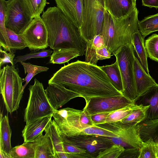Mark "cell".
Returning a JSON list of instances; mask_svg holds the SVG:
<instances>
[{
  "mask_svg": "<svg viewBox=\"0 0 158 158\" xmlns=\"http://www.w3.org/2000/svg\"><path fill=\"white\" fill-rule=\"evenodd\" d=\"M51 83L74 91L85 102L94 98L123 95L100 66L78 60L61 67L48 80V84Z\"/></svg>",
  "mask_w": 158,
  "mask_h": 158,
  "instance_id": "cell-1",
  "label": "cell"
},
{
  "mask_svg": "<svg viewBox=\"0 0 158 158\" xmlns=\"http://www.w3.org/2000/svg\"><path fill=\"white\" fill-rule=\"evenodd\" d=\"M41 18L48 34V46L53 51L75 48L85 54L86 42L82 39L78 28L57 6L50 7L43 11Z\"/></svg>",
  "mask_w": 158,
  "mask_h": 158,
  "instance_id": "cell-2",
  "label": "cell"
},
{
  "mask_svg": "<svg viewBox=\"0 0 158 158\" xmlns=\"http://www.w3.org/2000/svg\"><path fill=\"white\" fill-rule=\"evenodd\" d=\"M22 79L15 65L0 69V89L6 110L11 114L18 110L23 93Z\"/></svg>",
  "mask_w": 158,
  "mask_h": 158,
  "instance_id": "cell-3",
  "label": "cell"
},
{
  "mask_svg": "<svg viewBox=\"0 0 158 158\" xmlns=\"http://www.w3.org/2000/svg\"><path fill=\"white\" fill-rule=\"evenodd\" d=\"M52 116L62 136L83 135L85 128L94 125L91 116L83 110L67 107L55 110Z\"/></svg>",
  "mask_w": 158,
  "mask_h": 158,
  "instance_id": "cell-4",
  "label": "cell"
},
{
  "mask_svg": "<svg viewBox=\"0 0 158 158\" xmlns=\"http://www.w3.org/2000/svg\"><path fill=\"white\" fill-rule=\"evenodd\" d=\"M82 21L79 30L85 42L102 32L104 18V0H83Z\"/></svg>",
  "mask_w": 158,
  "mask_h": 158,
  "instance_id": "cell-5",
  "label": "cell"
},
{
  "mask_svg": "<svg viewBox=\"0 0 158 158\" xmlns=\"http://www.w3.org/2000/svg\"><path fill=\"white\" fill-rule=\"evenodd\" d=\"M113 54L116 57L121 73L123 88V94L133 102L137 96L134 69L135 56L132 43L120 47Z\"/></svg>",
  "mask_w": 158,
  "mask_h": 158,
  "instance_id": "cell-6",
  "label": "cell"
},
{
  "mask_svg": "<svg viewBox=\"0 0 158 158\" xmlns=\"http://www.w3.org/2000/svg\"><path fill=\"white\" fill-rule=\"evenodd\" d=\"M29 95L24 116L26 124L52 115L55 109L50 104L42 83L36 78L29 86Z\"/></svg>",
  "mask_w": 158,
  "mask_h": 158,
  "instance_id": "cell-7",
  "label": "cell"
},
{
  "mask_svg": "<svg viewBox=\"0 0 158 158\" xmlns=\"http://www.w3.org/2000/svg\"><path fill=\"white\" fill-rule=\"evenodd\" d=\"M136 125L123 123L119 121L95 125L115 134L117 137H110L113 143L127 148H140L143 142L139 136Z\"/></svg>",
  "mask_w": 158,
  "mask_h": 158,
  "instance_id": "cell-8",
  "label": "cell"
},
{
  "mask_svg": "<svg viewBox=\"0 0 158 158\" xmlns=\"http://www.w3.org/2000/svg\"><path fill=\"white\" fill-rule=\"evenodd\" d=\"M136 7L129 14L119 19L112 17L114 26V35L112 53L127 44L132 43L133 34L139 30L138 15Z\"/></svg>",
  "mask_w": 158,
  "mask_h": 158,
  "instance_id": "cell-9",
  "label": "cell"
},
{
  "mask_svg": "<svg viewBox=\"0 0 158 158\" xmlns=\"http://www.w3.org/2000/svg\"><path fill=\"white\" fill-rule=\"evenodd\" d=\"M6 27L17 34L22 33L32 20L21 0L6 1Z\"/></svg>",
  "mask_w": 158,
  "mask_h": 158,
  "instance_id": "cell-10",
  "label": "cell"
},
{
  "mask_svg": "<svg viewBox=\"0 0 158 158\" xmlns=\"http://www.w3.org/2000/svg\"><path fill=\"white\" fill-rule=\"evenodd\" d=\"M27 47L31 51L44 49L48 46V34L45 24L40 15L33 19L19 34Z\"/></svg>",
  "mask_w": 158,
  "mask_h": 158,
  "instance_id": "cell-11",
  "label": "cell"
},
{
  "mask_svg": "<svg viewBox=\"0 0 158 158\" xmlns=\"http://www.w3.org/2000/svg\"><path fill=\"white\" fill-rule=\"evenodd\" d=\"M62 136L63 142L85 149L95 158L100 151L114 144L110 137L98 135L84 134L69 137Z\"/></svg>",
  "mask_w": 158,
  "mask_h": 158,
  "instance_id": "cell-12",
  "label": "cell"
},
{
  "mask_svg": "<svg viewBox=\"0 0 158 158\" xmlns=\"http://www.w3.org/2000/svg\"><path fill=\"white\" fill-rule=\"evenodd\" d=\"M134 103L123 95L98 97L86 102L83 110L91 116L104 112H111Z\"/></svg>",
  "mask_w": 158,
  "mask_h": 158,
  "instance_id": "cell-13",
  "label": "cell"
},
{
  "mask_svg": "<svg viewBox=\"0 0 158 158\" xmlns=\"http://www.w3.org/2000/svg\"><path fill=\"white\" fill-rule=\"evenodd\" d=\"M45 91L50 104L55 110H58L71 99L81 97L77 93L56 83L48 84Z\"/></svg>",
  "mask_w": 158,
  "mask_h": 158,
  "instance_id": "cell-14",
  "label": "cell"
},
{
  "mask_svg": "<svg viewBox=\"0 0 158 158\" xmlns=\"http://www.w3.org/2000/svg\"><path fill=\"white\" fill-rule=\"evenodd\" d=\"M57 7L78 29L82 24L83 0H54Z\"/></svg>",
  "mask_w": 158,
  "mask_h": 158,
  "instance_id": "cell-15",
  "label": "cell"
},
{
  "mask_svg": "<svg viewBox=\"0 0 158 158\" xmlns=\"http://www.w3.org/2000/svg\"><path fill=\"white\" fill-rule=\"evenodd\" d=\"M137 105L149 106L146 119H158V84L150 87L134 101Z\"/></svg>",
  "mask_w": 158,
  "mask_h": 158,
  "instance_id": "cell-16",
  "label": "cell"
},
{
  "mask_svg": "<svg viewBox=\"0 0 158 158\" xmlns=\"http://www.w3.org/2000/svg\"><path fill=\"white\" fill-rule=\"evenodd\" d=\"M52 115L44 117L26 124L22 131L24 142H33L43 133L52 121Z\"/></svg>",
  "mask_w": 158,
  "mask_h": 158,
  "instance_id": "cell-17",
  "label": "cell"
},
{
  "mask_svg": "<svg viewBox=\"0 0 158 158\" xmlns=\"http://www.w3.org/2000/svg\"><path fill=\"white\" fill-rule=\"evenodd\" d=\"M135 0H104V7L115 19L130 13L136 7Z\"/></svg>",
  "mask_w": 158,
  "mask_h": 158,
  "instance_id": "cell-18",
  "label": "cell"
},
{
  "mask_svg": "<svg viewBox=\"0 0 158 158\" xmlns=\"http://www.w3.org/2000/svg\"><path fill=\"white\" fill-rule=\"evenodd\" d=\"M134 69L137 97L157 83L149 74L145 72L135 56L134 60Z\"/></svg>",
  "mask_w": 158,
  "mask_h": 158,
  "instance_id": "cell-19",
  "label": "cell"
},
{
  "mask_svg": "<svg viewBox=\"0 0 158 158\" xmlns=\"http://www.w3.org/2000/svg\"><path fill=\"white\" fill-rule=\"evenodd\" d=\"M139 136L143 142L152 139L158 146V119H145L136 125Z\"/></svg>",
  "mask_w": 158,
  "mask_h": 158,
  "instance_id": "cell-20",
  "label": "cell"
},
{
  "mask_svg": "<svg viewBox=\"0 0 158 158\" xmlns=\"http://www.w3.org/2000/svg\"><path fill=\"white\" fill-rule=\"evenodd\" d=\"M44 131L52 141L56 152V158H68L64 146L63 136L54 119Z\"/></svg>",
  "mask_w": 158,
  "mask_h": 158,
  "instance_id": "cell-21",
  "label": "cell"
},
{
  "mask_svg": "<svg viewBox=\"0 0 158 158\" xmlns=\"http://www.w3.org/2000/svg\"><path fill=\"white\" fill-rule=\"evenodd\" d=\"M34 142L35 158H56L53 143L47 134L42 135Z\"/></svg>",
  "mask_w": 158,
  "mask_h": 158,
  "instance_id": "cell-22",
  "label": "cell"
},
{
  "mask_svg": "<svg viewBox=\"0 0 158 158\" xmlns=\"http://www.w3.org/2000/svg\"><path fill=\"white\" fill-rule=\"evenodd\" d=\"M144 38L138 30L133 34L132 43L140 64L145 72L149 74Z\"/></svg>",
  "mask_w": 158,
  "mask_h": 158,
  "instance_id": "cell-23",
  "label": "cell"
},
{
  "mask_svg": "<svg viewBox=\"0 0 158 158\" xmlns=\"http://www.w3.org/2000/svg\"><path fill=\"white\" fill-rule=\"evenodd\" d=\"M0 149L6 153L10 157V153L12 147L10 139L11 130L9 124L7 115L2 117V113L0 115Z\"/></svg>",
  "mask_w": 158,
  "mask_h": 158,
  "instance_id": "cell-24",
  "label": "cell"
},
{
  "mask_svg": "<svg viewBox=\"0 0 158 158\" xmlns=\"http://www.w3.org/2000/svg\"><path fill=\"white\" fill-rule=\"evenodd\" d=\"M105 44L112 53L114 35V26L112 17L105 9L102 32Z\"/></svg>",
  "mask_w": 158,
  "mask_h": 158,
  "instance_id": "cell-25",
  "label": "cell"
},
{
  "mask_svg": "<svg viewBox=\"0 0 158 158\" xmlns=\"http://www.w3.org/2000/svg\"><path fill=\"white\" fill-rule=\"evenodd\" d=\"M106 74L113 86L123 94V82L118 64L116 60L113 64L100 66Z\"/></svg>",
  "mask_w": 158,
  "mask_h": 158,
  "instance_id": "cell-26",
  "label": "cell"
},
{
  "mask_svg": "<svg viewBox=\"0 0 158 158\" xmlns=\"http://www.w3.org/2000/svg\"><path fill=\"white\" fill-rule=\"evenodd\" d=\"M78 56H81L79 51L77 48H69L53 51L50 56L49 63L62 64Z\"/></svg>",
  "mask_w": 158,
  "mask_h": 158,
  "instance_id": "cell-27",
  "label": "cell"
},
{
  "mask_svg": "<svg viewBox=\"0 0 158 158\" xmlns=\"http://www.w3.org/2000/svg\"><path fill=\"white\" fill-rule=\"evenodd\" d=\"M35 155L34 141L24 142L12 148L10 153V158H35Z\"/></svg>",
  "mask_w": 158,
  "mask_h": 158,
  "instance_id": "cell-28",
  "label": "cell"
},
{
  "mask_svg": "<svg viewBox=\"0 0 158 158\" xmlns=\"http://www.w3.org/2000/svg\"><path fill=\"white\" fill-rule=\"evenodd\" d=\"M139 31L144 38L158 31V13L145 17L139 21Z\"/></svg>",
  "mask_w": 158,
  "mask_h": 158,
  "instance_id": "cell-29",
  "label": "cell"
},
{
  "mask_svg": "<svg viewBox=\"0 0 158 158\" xmlns=\"http://www.w3.org/2000/svg\"><path fill=\"white\" fill-rule=\"evenodd\" d=\"M27 12L33 19L43 13L47 0H21Z\"/></svg>",
  "mask_w": 158,
  "mask_h": 158,
  "instance_id": "cell-30",
  "label": "cell"
},
{
  "mask_svg": "<svg viewBox=\"0 0 158 158\" xmlns=\"http://www.w3.org/2000/svg\"><path fill=\"white\" fill-rule=\"evenodd\" d=\"M149 106L138 105L127 116L120 121L123 123L137 124L146 119Z\"/></svg>",
  "mask_w": 158,
  "mask_h": 158,
  "instance_id": "cell-31",
  "label": "cell"
},
{
  "mask_svg": "<svg viewBox=\"0 0 158 158\" xmlns=\"http://www.w3.org/2000/svg\"><path fill=\"white\" fill-rule=\"evenodd\" d=\"M20 63L23 67L25 74L27 73L26 77L22 79L23 82L26 81L22 89V92L23 93L24 89L26 86L34 76L41 72L47 71L49 69V68L34 65L30 63L21 62Z\"/></svg>",
  "mask_w": 158,
  "mask_h": 158,
  "instance_id": "cell-32",
  "label": "cell"
},
{
  "mask_svg": "<svg viewBox=\"0 0 158 158\" xmlns=\"http://www.w3.org/2000/svg\"><path fill=\"white\" fill-rule=\"evenodd\" d=\"M137 106L132 103L125 107L110 113L103 123L121 121L130 114Z\"/></svg>",
  "mask_w": 158,
  "mask_h": 158,
  "instance_id": "cell-33",
  "label": "cell"
},
{
  "mask_svg": "<svg viewBox=\"0 0 158 158\" xmlns=\"http://www.w3.org/2000/svg\"><path fill=\"white\" fill-rule=\"evenodd\" d=\"M145 46L148 57L158 62V35L153 34L145 41Z\"/></svg>",
  "mask_w": 158,
  "mask_h": 158,
  "instance_id": "cell-34",
  "label": "cell"
},
{
  "mask_svg": "<svg viewBox=\"0 0 158 158\" xmlns=\"http://www.w3.org/2000/svg\"><path fill=\"white\" fill-rule=\"evenodd\" d=\"M6 31L10 43V52L14 53L16 50H22L27 47L25 42L20 34L7 28Z\"/></svg>",
  "mask_w": 158,
  "mask_h": 158,
  "instance_id": "cell-35",
  "label": "cell"
},
{
  "mask_svg": "<svg viewBox=\"0 0 158 158\" xmlns=\"http://www.w3.org/2000/svg\"><path fill=\"white\" fill-rule=\"evenodd\" d=\"M139 158H158L157 147L152 139L143 142Z\"/></svg>",
  "mask_w": 158,
  "mask_h": 158,
  "instance_id": "cell-36",
  "label": "cell"
},
{
  "mask_svg": "<svg viewBox=\"0 0 158 158\" xmlns=\"http://www.w3.org/2000/svg\"><path fill=\"white\" fill-rule=\"evenodd\" d=\"M53 51L50 49H43L31 51L30 52L24 55L18 56L14 59L15 64L18 62H24L31 58H45L51 56Z\"/></svg>",
  "mask_w": 158,
  "mask_h": 158,
  "instance_id": "cell-37",
  "label": "cell"
},
{
  "mask_svg": "<svg viewBox=\"0 0 158 158\" xmlns=\"http://www.w3.org/2000/svg\"><path fill=\"white\" fill-rule=\"evenodd\" d=\"M125 149L121 145L113 144L110 147L100 151L96 158H119Z\"/></svg>",
  "mask_w": 158,
  "mask_h": 158,
  "instance_id": "cell-38",
  "label": "cell"
},
{
  "mask_svg": "<svg viewBox=\"0 0 158 158\" xmlns=\"http://www.w3.org/2000/svg\"><path fill=\"white\" fill-rule=\"evenodd\" d=\"M97 49L93 44L92 40L86 42L85 62L97 65L98 61L96 54Z\"/></svg>",
  "mask_w": 158,
  "mask_h": 158,
  "instance_id": "cell-39",
  "label": "cell"
},
{
  "mask_svg": "<svg viewBox=\"0 0 158 158\" xmlns=\"http://www.w3.org/2000/svg\"><path fill=\"white\" fill-rule=\"evenodd\" d=\"M5 0H0V35L4 36L7 35L5 25L6 14Z\"/></svg>",
  "mask_w": 158,
  "mask_h": 158,
  "instance_id": "cell-40",
  "label": "cell"
},
{
  "mask_svg": "<svg viewBox=\"0 0 158 158\" xmlns=\"http://www.w3.org/2000/svg\"><path fill=\"white\" fill-rule=\"evenodd\" d=\"M0 66L6 63H10L11 65H15L14 62L15 55L14 53L7 52L5 50H3L0 47Z\"/></svg>",
  "mask_w": 158,
  "mask_h": 158,
  "instance_id": "cell-41",
  "label": "cell"
},
{
  "mask_svg": "<svg viewBox=\"0 0 158 158\" xmlns=\"http://www.w3.org/2000/svg\"><path fill=\"white\" fill-rule=\"evenodd\" d=\"M140 148H125L119 158H139Z\"/></svg>",
  "mask_w": 158,
  "mask_h": 158,
  "instance_id": "cell-42",
  "label": "cell"
},
{
  "mask_svg": "<svg viewBox=\"0 0 158 158\" xmlns=\"http://www.w3.org/2000/svg\"><path fill=\"white\" fill-rule=\"evenodd\" d=\"M92 135H98L107 137H117L114 133L102 128L94 125Z\"/></svg>",
  "mask_w": 158,
  "mask_h": 158,
  "instance_id": "cell-43",
  "label": "cell"
},
{
  "mask_svg": "<svg viewBox=\"0 0 158 158\" xmlns=\"http://www.w3.org/2000/svg\"><path fill=\"white\" fill-rule=\"evenodd\" d=\"M96 52L98 60L109 59L111 56V52L105 46L97 49Z\"/></svg>",
  "mask_w": 158,
  "mask_h": 158,
  "instance_id": "cell-44",
  "label": "cell"
},
{
  "mask_svg": "<svg viewBox=\"0 0 158 158\" xmlns=\"http://www.w3.org/2000/svg\"><path fill=\"white\" fill-rule=\"evenodd\" d=\"M110 112H104L95 114L91 116L94 125L103 123Z\"/></svg>",
  "mask_w": 158,
  "mask_h": 158,
  "instance_id": "cell-45",
  "label": "cell"
},
{
  "mask_svg": "<svg viewBox=\"0 0 158 158\" xmlns=\"http://www.w3.org/2000/svg\"><path fill=\"white\" fill-rule=\"evenodd\" d=\"M92 40L93 44L97 49L105 46L103 37L101 34L95 36Z\"/></svg>",
  "mask_w": 158,
  "mask_h": 158,
  "instance_id": "cell-46",
  "label": "cell"
},
{
  "mask_svg": "<svg viewBox=\"0 0 158 158\" xmlns=\"http://www.w3.org/2000/svg\"><path fill=\"white\" fill-rule=\"evenodd\" d=\"M142 5L158 9V0H142Z\"/></svg>",
  "mask_w": 158,
  "mask_h": 158,
  "instance_id": "cell-47",
  "label": "cell"
},
{
  "mask_svg": "<svg viewBox=\"0 0 158 158\" xmlns=\"http://www.w3.org/2000/svg\"><path fill=\"white\" fill-rule=\"evenodd\" d=\"M0 158H10V156L6 153L4 152L2 150L0 149Z\"/></svg>",
  "mask_w": 158,
  "mask_h": 158,
  "instance_id": "cell-48",
  "label": "cell"
},
{
  "mask_svg": "<svg viewBox=\"0 0 158 158\" xmlns=\"http://www.w3.org/2000/svg\"><path fill=\"white\" fill-rule=\"evenodd\" d=\"M157 151H158V146H157Z\"/></svg>",
  "mask_w": 158,
  "mask_h": 158,
  "instance_id": "cell-49",
  "label": "cell"
},
{
  "mask_svg": "<svg viewBox=\"0 0 158 158\" xmlns=\"http://www.w3.org/2000/svg\"></svg>",
  "mask_w": 158,
  "mask_h": 158,
  "instance_id": "cell-50",
  "label": "cell"
}]
</instances>
